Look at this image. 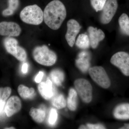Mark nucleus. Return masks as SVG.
Returning <instances> with one entry per match:
<instances>
[{"label":"nucleus","instance_id":"obj_1","mask_svg":"<svg viewBox=\"0 0 129 129\" xmlns=\"http://www.w3.org/2000/svg\"><path fill=\"white\" fill-rule=\"evenodd\" d=\"M67 10L62 2L53 0L47 5L44 11L45 23L53 30H57L61 27L67 17Z\"/></svg>","mask_w":129,"mask_h":129},{"label":"nucleus","instance_id":"obj_2","mask_svg":"<svg viewBox=\"0 0 129 129\" xmlns=\"http://www.w3.org/2000/svg\"><path fill=\"white\" fill-rule=\"evenodd\" d=\"M21 19L28 24L38 25L44 20V12L36 5H30L24 8L20 14Z\"/></svg>","mask_w":129,"mask_h":129},{"label":"nucleus","instance_id":"obj_3","mask_svg":"<svg viewBox=\"0 0 129 129\" xmlns=\"http://www.w3.org/2000/svg\"><path fill=\"white\" fill-rule=\"evenodd\" d=\"M32 54L34 60L44 66H52L57 61L56 53L46 45L36 47L34 49Z\"/></svg>","mask_w":129,"mask_h":129},{"label":"nucleus","instance_id":"obj_4","mask_svg":"<svg viewBox=\"0 0 129 129\" xmlns=\"http://www.w3.org/2000/svg\"><path fill=\"white\" fill-rule=\"evenodd\" d=\"M5 49L8 53L14 56L21 61H24L27 58L26 51L23 47L18 45V41L13 37H7L3 41Z\"/></svg>","mask_w":129,"mask_h":129},{"label":"nucleus","instance_id":"obj_5","mask_svg":"<svg viewBox=\"0 0 129 129\" xmlns=\"http://www.w3.org/2000/svg\"><path fill=\"white\" fill-rule=\"evenodd\" d=\"M89 74L92 80L102 88L107 89L111 85L110 79L103 67L95 66L90 68Z\"/></svg>","mask_w":129,"mask_h":129},{"label":"nucleus","instance_id":"obj_6","mask_svg":"<svg viewBox=\"0 0 129 129\" xmlns=\"http://www.w3.org/2000/svg\"><path fill=\"white\" fill-rule=\"evenodd\" d=\"M75 89L82 101L89 103L92 101V88L90 83L84 79L76 80L74 82Z\"/></svg>","mask_w":129,"mask_h":129},{"label":"nucleus","instance_id":"obj_7","mask_svg":"<svg viewBox=\"0 0 129 129\" xmlns=\"http://www.w3.org/2000/svg\"><path fill=\"white\" fill-rule=\"evenodd\" d=\"M111 63L117 67L125 76H129V54L124 51L114 54L110 60Z\"/></svg>","mask_w":129,"mask_h":129},{"label":"nucleus","instance_id":"obj_8","mask_svg":"<svg viewBox=\"0 0 129 129\" xmlns=\"http://www.w3.org/2000/svg\"><path fill=\"white\" fill-rule=\"evenodd\" d=\"M118 4L117 0H107L102 11L100 21L103 24L110 22L117 10Z\"/></svg>","mask_w":129,"mask_h":129},{"label":"nucleus","instance_id":"obj_9","mask_svg":"<svg viewBox=\"0 0 129 129\" xmlns=\"http://www.w3.org/2000/svg\"><path fill=\"white\" fill-rule=\"evenodd\" d=\"M21 27L14 22L3 21L0 22V35L7 37H17L21 34Z\"/></svg>","mask_w":129,"mask_h":129},{"label":"nucleus","instance_id":"obj_10","mask_svg":"<svg viewBox=\"0 0 129 129\" xmlns=\"http://www.w3.org/2000/svg\"><path fill=\"white\" fill-rule=\"evenodd\" d=\"M67 30L65 39L69 46H73L77 35L80 31L81 27L78 22L74 19L68 21L67 23Z\"/></svg>","mask_w":129,"mask_h":129},{"label":"nucleus","instance_id":"obj_11","mask_svg":"<svg viewBox=\"0 0 129 129\" xmlns=\"http://www.w3.org/2000/svg\"><path fill=\"white\" fill-rule=\"evenodd\" d=\"M88 32L90 45L92 48H96L99 45V42L104 39L105 34L101 29L92 26L89 27Z\"/></svg>","mask_w":129,"mask_h":129},{"label":"nucleus","instance_id":"obj_12","mask_svg":"<svg viewBox=\"0 0 129 129\" xmlns=\"http://www.w3.org/2000/svg\"><path fill=\"white\" fill-rule=\"evenodd\" d=\"M21 101L18 97L16 96L11 97L8 99L5 106L6 114L8 117L12 116L21 110Z\"/></svg>","mask_w":129,"mask_h":129},{"label":"nucleus","instance_id":"obj_13","mask_svg":"<svg viewBox=\"0 0 129 129\" xmlns=\"http://www.w3.org/2000/svg\"><path fill=\"white\" fill-rule=\"evenodd\" d=\"M38 88L41 95L46 100L50 99L55 95V89L50 80L48 79L46 82L40 83Z\"/></svg>","mask_w":129,"mask_h":129},{"label":"nucleus","instance_id":"obj_14","mask_svg":"<svg viewBox=\"0 0 129 129\" xmlns=\"http://www.w3.org/2000/svg\"><path fill=\"white\" fill-rule=\"evenodd\" d=\"M113 115L118 119H129V103H122L117 106L114 111Z\"/></svg>","mask_w":129,"mask_h":129},{"label":"nucleus","instance_id":"obj_15","mask_svg":"<svg viewBox=\"0 0 129 129\" xmlns=\"http://www.w3.org/2000/svg\"><path fill=\"white\" fill-rule=\"evenodd\" d=\"M120 30L123 34L129 36V18L125 13L121 14L118 19Z\"/></svg>","mask_w":129,"mask_h":129},{"label":"nucleus","instance_id":"obj_16","mask_svg":"<svg viewBox=\"0 0 129 129\" xmlns=\"http://www.w3.org/2000/svg\"><path fill=\"white\" fill-rule=\"evenodd\" d=\"M77 92L73 88L69 90L68 97L67 101L68 107L70 110L75 111L77 108Z\"/></svg>","mask_w":129,"mask_h":129},{"label":"nucleus","instance_id":"obj_17","mask_svg":"<svg viewBox=\"0 0 129 129\" xmlns=\"http://www.w3.org/2000/svg\"><path fill=\"white\" fill-rule=\"evenodd\" d=\"M8 8L2 12V15L5 17L12 15L19 6V0H8Z\"/></svg>","mask_w":129,"mask_h":129},{"label":"nucleus","instance_id":"obj_18","mask_svg":"<svg viewBox=\"0 0 129 129\" xmlns=\"http://www.w3.org/2000/svg\"><path fill=\"white\" fill-rule=\"evenodd\" d=\"M29 114L35 122L41 123L45 118V112L41 109L32 108L29 112Z\"/></svg>","mask_w":129,"mask_h":129},{"label":"nucleus","instance_id":"obj_19","mask_svg":"<svg viewBox=\"0 0 129 129\" xmlns=\"http://www.w3.org/2000/svg\"><path fill=\"white\" fill-rule=\"evenodd\" d=\"M18 91L20 96L24 99L31 98L34 96L35 90L34 88H29L22 85L18 86Z\"/></svg>","mask_w":129,"mask_h":129},{"label":"nucleus","instance_id":"obj_20","mask_svg":"<svg viewBox=\"0 0 129 129\" xmlns=\"http://www.w3.org/2000/svg\"><path fill=\"white\" fill-rule=\"evenodd\" d=\"M76 45L79 48L81 49H87L89 47L90 42L89 36L85 34L80 35L77 38Z\"/></svg>","mask_w":129,"mask_h":129},{"label":"nucleus","instance_id":"obj_21","mask_svg":"<svg viewBox=\"0 0 129 129\" xmlns=\"http://www.w3.org/2000/svg\"><path fill=\"white\" fill-rule=\"evenodd\" d=\"M50 76L53 83L57 86L61 85L64 80V74L60 70H54L51 72Z\"/></svg>","mask_w":129,"mask_h":129},{"label":"nucleus","instance_id":"obj_22","mask_svg":"<svg viewBox=\"0 0 129 129\" xmlns=\"http://www.w3.org/2000/svg\"><path fill=\"white\" fill-rule=\"evenodd\" d=\"M52 104L57 109H61L66 107L67 103L63 95L60 94L53 96L52 100Z\"/></svg>","mask_w":129,"mask_h":129},{"label":"nucleus","instance_id":"obj_23","mask_svg":"<svg viewBox=\"0 0 129 129\" xmlns=\"http://www.w3.org/2000/svg\"><path fill=\"white\" fill-rule=\"evenodd\" d=\"M91 4L96 12L102 11L107 0H90Z\"/></svg>","mask_w":129,"mask_h":129},{"label":"nucleus","instance_id":"obj_24","mask_svg":"<svg viewBox=\"0 0 129 129\" xmlns=\"http://www.w3.org/2000/svg\"><path fill=\"white\" fill-rule=\"evenodd\" d=\"M11 93V89L9 87L0 88V99L6 101Z\"/></svg>","mask_w":129,"mask_h":129},{"label":"nucleus","instance_id":"obj_25","mask_svg":"<svg viewBox=\"0 0 129 129\" xmlns=\"http://www.w3.org/2000/svg\"><path fill=\"white\" fill-rule=\"evenodd\" d=\"M58 114L56 110L54 108L51 109L49 114L48 122L51 125L55 124L57 120Z\"/></svg>","mask_w":129,"mask_h":129},{"label":"nucleus","instance_id":"obj_26","mask_svg":"<svg viewBox=\"0 0 129 129\" xmlns=\"http://www.w3.org/2000/svg\"><path fill=\"white\" fill-rule=\"evenodd\" d=\"M88 128L90 129H106L104 126L101 124H87Z\"/></svg>","mask_w":129,"mask_h":129},{"label":"nucleus","instance_id":"obj_27","mask_svg":"<svg viewBox=\"0 0 129 129\" xmlns=\"http://www.w3.org/2000/svg\"><path fill=\"white\" fill-rule=\"evenodd\" d=\"M44 73L43 72H39V74H37L35 78V81L37 83H40L42 78L44 76Z\"/></svg>","mask_w":129,"mask_h":129},{"label":"nucleus","instance_id":"obj_28","mask_svg":"<svg viewBox=\"0 0 129 129\" xmlns=\"http://www.w3.org/2000/svg\"><path fill=\"white\" fill-rule=\"evenodd\" d=\"M28 65L27 63H23L22 66V71L24 74H25L28 72Z\"/></svg>","mask_w":129,"mask_h":129},{"label":"nucleus","instance_id":"obj_29","mask_svg":"<svg viewBox=\"0 0 129 129\" xmlns=\"http://www.w3.org/2000/svg\"><path fill=\"white\" fill-rule=\"evenodd\" d=\"M5 103H6V102L0 99V113L2 112L3 111Z\"/></svg>","mask_w":129,"mask_h":129},{"label":"nucleus","instance_id":"obj_30","mask_svg":"<svg viewBox=\"0 0 129 129\" xmlns=\"http://www.w3.org/2000/svg\"><path fill=\"white\" fill-rule=\"evenodd\" d=\"M119 129H129V124H125L123 126L120 127Z\"/></svg>","mask_w":129,"mask_h":129},{"label":"nucleus","instance_id":"obj_31","mask_svg":"<svg viewBox=\"0 0 129 129\" xmlns=\"http://www.w3.org/2000/svg\"><path fill=\"white\" fill-rule=\"evenodd\" d=\"M79 129H87V127L84 125H81L79 128Z\"/></svg>","mask_w":129,"mask_h":129},{"label":"nucleus","instance_id":"obj_32","mask_svg":"<svg viewBox=\"0 0 129 129\" xmlns=\"http://www.w3.org/2000/svg\"><path fill=\"white\" fill-rule=\"evenodd\" d=\"M5 129H15L14 127H10V128H5Z\"/></svg>","mask_w":129,"mask_h":129},{"label":"nucleus","instance_id":"obj_33","mask_svg":"<svg viewBox=\"0 0 129 129\" xmlns=\"http://www.w3.org/2000/svg\"><path fill=\"white\" fill-rule=\"evenodd\" d=\"M58 1H59V0H58Z\"/></svg>","mask_w":129,"mask_h":129}]
</instances>
